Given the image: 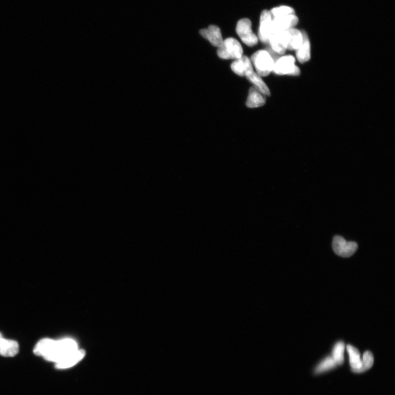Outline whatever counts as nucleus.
<instances>
[{
	"mask_svg": "<svg viewBox=\"0 0 395 395\" xmlns=\"http://www.w3.org/2000/svg\"><path fill=\"white\" fill-rule=\"evenodd\" d=\"M257 74L260 77H267L273 70L275 62L270 53L266 50H260L251 58Z\"/></svg>",
	"mask_w": 395,
	"mask_h": 395,
	"instance_id": "obj_1",
	"label": "nucleus"
},
{
	"mask_svg": "<svg viewBox=\"0 0 395 395\" xmlns=\"http://www.w3.org/2000/svg\"><path fill=\"white\" fill-rule=\"evenodd\" d=\"M78 349L77 343L71 338H65V340L56 341L52 352L46 357L45 360L58 363Z\"/></svg>",
	"mask_w": 395,
	"mask_h": 395,
	"instance_id": "obj_2",
	"label": "nucleus"
},
{
	"mask_svg": "<svg viewBox=\"0 0 395 395\" xmlns=\"http://www.w3.org/2000/svg\"><path fill=\"white\" fill-rule=\"evenodd\" d=\"M243 48L241 43L234 38H228L223 41L222 45L218 47L217 55L224 60H237L243 55Z\"/></svg>",
	"mask_w": 395,
	"mask_h": 395,
	"instance_id": "obj_3",
	"label": "nucleus"
},
{
	"mask_svg": "<svg viewBox=\"0 0 395 395\" xmlns=\"http://www.w3.org/2000/svg\"><path fill=\"white\" fill-rule=\"evenodd\" d=\"M273 71L277 75L293 76H298L300 73V69L296 65V59L291 55L284 56L275 62Z\"/></svg>",
	"mask_w": 395,
	"mask_h": 395,
	"instance_id": "obj_4",
	"label": "nucleus"
},
{
	"mask_svg": "<svg viewBox=\"0 0 395 395\" xmlns=\"http://www.w3.org/2000/svg\"><path fill=\"white\" fill-rule=\"evenodd\" d=\"M236 31L241 39L249 47H253L258 44V37L253 32L252 22L248 18H243L238 21Z\"/></svg>",
	"mask_w": 395,
	"mask_h": 395,
	"instance_id": "obj_5",
	"label": "nucleus"
},
{
	"mask_svg": "<svg viewBox=\"0 0 395 395\" xmlns=\"http://www.w3.org/2000/svg\"><path fill=\"white\" fill-rule=\"evenodd\" d=\"M332 247L335 253L343 258H349L353 255L358 249V245L354 242H347L343 237L336 236L333 238Z\"/></svg>",
	"mask_w": 395,
	"mask_h": 395,
	"instance_id": "obj_6",
	"label": "nucleus"
},
{
	"mask_svg": "<svg viewBox=\"0 0 395 395\" xmlns=\"http://www.w3.org/2000/svg\"><path fill=\"white\" fill-rule=\"evenodd\" d=\"M272 17L270 11L264 10L262 12L260 16L258 34L259 38L262 42H269V39L273 35L272 29Z\"/></svg>",
	"mask_w": 395,
	"mask_h": 395,
	"instance_id": "obj_7",
	"label": "nucleus"
},
{
	"mask_svg": "<svg viewBox=\"0 0 395 395\" xmlns=\"http://www.w3.org/2000/svg\"><path fill=\"white\" fill-rule=\"evenodd\" d=\"M298 22V17L295 15L274 18L272 23L273 35L294 28Z\"/></svg>",
	"mask_w": 395,
	"mask_h": 395,
	"instance_id": "obj_8",
	"label": "nucleus"
},
{
	"mask_svg": "<svg viewBox=\"0 0 395 395\" xmlns=\"http://www.w3.org/2000/svg\"><path fill=\"white\" fill-rule=\"evenodd\" d=\"M200 34L208 40L213 46L220 47L223 42L221 30L215 25H211L208 28L200 30Z\"/></svg>",
	"mask_w": 395,
	"mask_h": 395,
	"instance_id": "obj_9",
	"label": "nucleus"
},
{
	"mask_svg": "<svg viewBox=\"0 0 395 395\" xmlns=\"http://www.w3.org/2000/svg\"><path fill=\"white\" fill-rule=\"evenodd\" d=\"M273 51L279 54H284L288 49V35L287 31L272 35L269 42Z\"/></svg>",
	"mask_w": 395,
	"mask_h": 395,
	"instance_id": "obj_10",
	"label": "nucleus"
},
{
	"mask_svg": "<svg viewBox=\"0 0 395 395\" xmlns=\"http://www.w3.org/2000/svg\"><path fill=\"white\" fill-rule=\"evenodd\" d=\"M231 69L236 74L241 77H246L247 74L253 71L252 62L247 56H242L231 65Z\"/></svg>",
	"mask_w": 395,
	"mask_h": 395,
	"instance_id": "obj_11",
	"label": "nucleus"
},
{
	"mask_svg": "<svg viewBox=\"0 0 395 395\" xmlns=\"http://www.w3.org/2000/svg\"><path fill=\"white\" fill-rule=\"evenodd\" d=\"M85 356V351L83 350H77L70 355H69L65 359L61 362L55 363V368L60 369H64L71 368L77 364Z\"/></svg>",
	"mask_w": 395,
	"mask_h": 395,
	"instance_id": "obj_12",
	"label": "nucleus"
},
{
	"mask_svg": "<svg viewBox=\"0 0 395 395\" xmlns=\"http://www.w3.org/2000/svg\"><path fill=\"white\" fill-rule=\"evenodd\" d=\"M56 341L51 338H43L36 345L34 353L36 356H41L46 359L52 352L55 346Z\"/></svg>",
	"mask_w": 395,
	"mask_h": 395,
	"instance_id": "obj_13",
	"label": "nucleus"
},
{
	"mask_svg": "<svg viewBox=\"0 0 395 395\" xmlns=\"http://www.w3.org/2000/svg\"><path fill=\"white\" fill-rule=\"evenodd\" d=\"M19 350L20 348L17 342L0 337V356L14 357L19 353Z\"/></svg>",
	"mask_w": 395,
	"mask_h": 395,
	"instance_id": "obj_14",
	"label": "nucleus"
},
{
	"mask_svg": "<svg viewBox=\"0 0 395 395\" xmlns=\"http://www.w3.org/2000/svg\"><path fill=\"white\" fill-rule=\"evenodd\" d=\"M288 35V49L297 50L302 45L303 41L302 31L296 28L287 30Z\"/></svg>",
	"mask_w": 395,
	"mask_h": 395,
	"instance_id": "obj_15",
	"label": "nucleus"
},
{
	"mask_svg": "<svg viewBox=\"0 0 395 395\" xmlns=\"http://www.w3.org/2000/svg\"><path fill=\"white\" fill-rule=\"evenodd\" d=\"M266 103V98L255 87H252L249 90V95L247 101L248 107L251 108H258L263 106Z\"/></svg>",
	"mask_w": 395,
	"mask_h": 395,
	"instance_id": "obj_16",
	"label": "nucleus"
},
{
	"mask_svg": "<svg viewBox=\"0 0 395 395\" xmlns=\"http://www.w3.org/2000/svg\"><path fill=\"white\" fill-rule=\"evenodd\" d=\"M303 41L302 45L297 50V58L300 63H305L311 59V45L308 36L302 31Z\"/></svg>",
	"mask_w": 395,
	"mask_h": 395,
	"instance_id": "obj_17",
	"label": "nucleus"
},
{
	"mask_svg": "<svg viewBox=\"0 0 395 395\" xmlns=\"http://www.w3.org/2000/svg\"><path fill=\"white\" fill-rule=\"evenodd\" d=\"M246 77L263 95L270 96V91H269L268 87L264 83V81L262 80L260 75L254 71H252L248 73Z\"/></svg>",
	"mask_w": 395,
	"mask_h": 395,
	"instance_id": "obj_18",
	"label": "nucleus"
},
{
	"mask_svg": "<svg viewBox=\"0 0 395 395\" xmlns=\"http://www.w3.org/2000/svg\"><path fill=\"white\" fill-rule=\"evenodd\" d=\"M347 350L349 354L350 363L353 371L355 373L362 365L361 355L359 351L353 346L348 345Z\"/></svg>",
	"mask_w": 395,
	"mask_h": 395,
	"instance_id": "obj_19",
	"label": "nucleus"
},
{
	"mask_svg": "<svg viewBox=\"0 0 395 395\" xmlns=\"http://www.w3.org/2000/svg\"><path fill=\"white\" fill-rule=\"evenodd\" d=\"M345 350V344L343 342L337 343L334 347L333 353V357L336 365H342L344 362V353Z\"/></svg>",
	"mask_w": 395,
	"mask_h": 395,
	"instance_id": "obj_20",
	"label": "nucleus"
},
{
	"mask_svg": "<svg viewBox=\"0 0 395 395\" xmlns=\"http://www.w3.org/2000/svg\"><path fill=\"white\" fill-rule=\"evenodd\" d=\"M373 363L374 357L370 351H366L363 356L361 367L356 373H361L367 371L373 366Z\"/></svg>",
	"mask_w": 395,
	"mask_h": 395,
	"instance_id": "obj_21",
	"label": "nucleus"
},
{
	"mask_svg": "<svg viewBox=\"0 0 395 395\" xmlns=\"http://www.w3.org/2000/svg\"><path fill=\"white\" fill-rule=\"evenodd\" d=\"M270 12L274 18L295 15L294 10L290 6H281L280 7L273 8Z\"/></svg>",
	"mask_w": 395,
	"mask_h": 395,
	"instance_id": "obj_22",
	"label": "nucleus"
},
{
	"mask_svg": "<svg viewBox=\"0 0 395 395\" xmlns=\"http://www.w3.org/2000/svg\"><path fill=\"white\" fill-rule=\"evenodd\" d=\"M336 366V363L333 358L328 357L319 364L315 370L317 374L321 373L328 371Z\"/></svg>",
	"mask_w": 395,
	"mask_h": 395,
	"instance_id": "obj_23",
	"label": "nucleus"
},
{
	"mask_svg": "<svg viewBox=\"0 0 395 395\" xmlns=\"http://www.w3.org/2000/svg\"><path fill=\"white\" fill-rule=\"evenodd\" d=\"M2 336L1 333H0V337Z\"/></svg>",
	"mask_w": 395,
	"mask_h": 395,
	"instance_id": "obj_24",
	"label": "nucleus"
}]
</instances>
